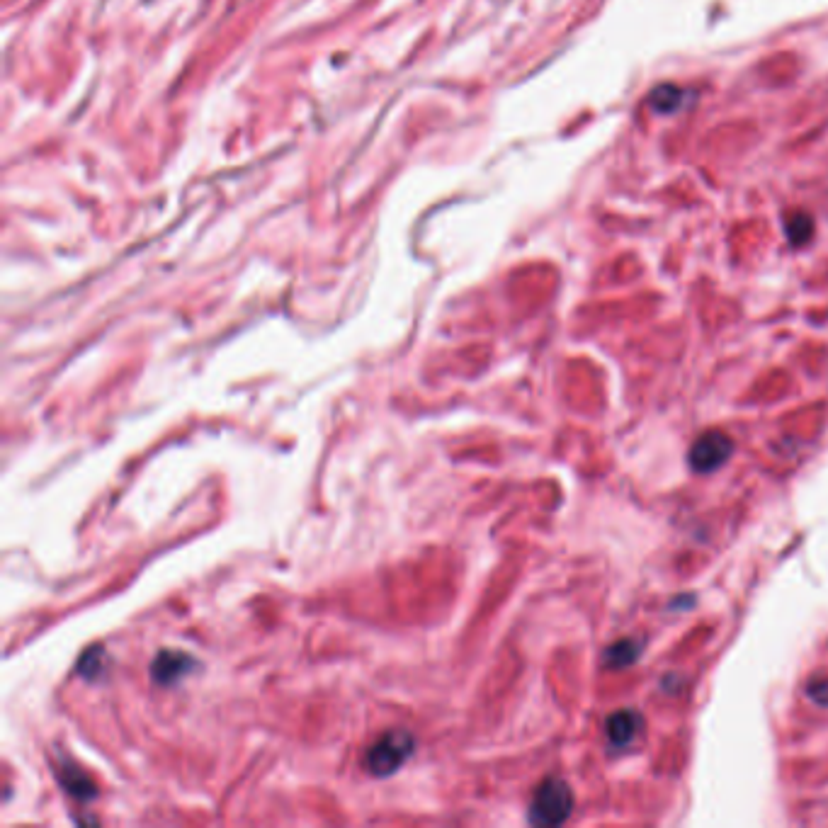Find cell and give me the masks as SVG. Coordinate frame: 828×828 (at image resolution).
I'll list each match as a JSON object with an SVG mask.
<instances>
[{
  "label": "cell",
  "mask_w": 828,
  "mask_h": 828,
  "mask_svg": "<svg viewBox=\"0 0 828 828\" xmlns=\"http://www.w3.org/2000/svg\"><path fill=\"white\" fill-rule=\"evenodd\" d=\"M192 668H195V659H190L183 651H161L151 663V676L158 685H175Z\"/></svg>",
  "instance_id": "277c9868"
},
{
  "label": "cell",
  "mask_w": 828,
  "mask_h": 828,
  "mask_svg": "<svg viewBox=\"0 0 828 828\" xmlns=\"http://www.w3.org/2000/svg\"><path fill=\"white\" fill-rule=\"evenodd\" d=\"M608 729H610L612 741H617V744H629V741H632V736H634V731H639V717H637V714L620 712V714H615V717L610 719Z\"/></svg>",
  "instance_id": "8992f818"
},
{
  "label": "cell",
  "mask_w": 828,
  "mask_h": 828,
  "mask_svg": "<svg viewBox=\"0 0 828 828\" xmlns=\"http://www.w3.org/2000/svg\"><path fill=\"white\" fill-rule=\"evenodd\" d=\"M574 809V795L564 780L549 778L535 790L530 804V821L537 826L564 824Z\"/></svg>",
  "instance_id": "7a4b0ae2"
},
{
  "label": "cell",
  "mask_w": 828,
  "mask_h": 828,
  "mask_svg": "<svg viewBox=\"0 0 828 828\" xmlns=\"http://www.w3.org/2000/svg\"><path fill=\"white\" fill-rule=\"evenodd\" d=\"M731 455V442L727 435L722 433H707L695 442L690 450V462L697 472H712V469L722 467Z\"/></svg>",
  "instance_id": "3957f363"
},
{
  "label": "cell",
  "mask_w": 828,
  "mask_h": 828,
  "mask_svg": "<svg viewBox=\"0 0 828 828\" xmlns=\"http://www.w3.org/2000/svg\"><path fill=\"white\" fill-rule=\"evenodd\" d=\"M649 102L656 112H676L680 102H683V93L678 88H673V85H661V88H656L651 93Z\"/></svg>",
  "instance_id": "52a82bcc"
},
{
  "label": "cell",
  "mask_w": 828,
  "mask_h": 828,
  "mask_svg": "<svg viewBox=\"0 0 828 828\" xmlns=\"http://www.w3.org/2000/svg\"><path fill=\"white\" fill-rule=\"evenodd\" d=\"M416 741L404 729L387 731L365 751V768L374 778H387L411 758Z\"/></svg>",
  "instance_id": "6da1fadb"
},
{
  "label": "cell",
  "mask_w": 828,
  "mask_h": 828,
  "mask_svg": "<svg viewBox=\"0 0 828 828\" xmlns=\"http://www.w3.org/2000/svg\"><path fill=\"white\" fill-rule=\"evenodd\" d=\"M59 775H61V785L66 787L68 795L81 799V802L95 797L93 782L88 780V775H85L81 768H61Z\"/></svg>",
  "instance_id": "5b68a950"
}]
</instances>
